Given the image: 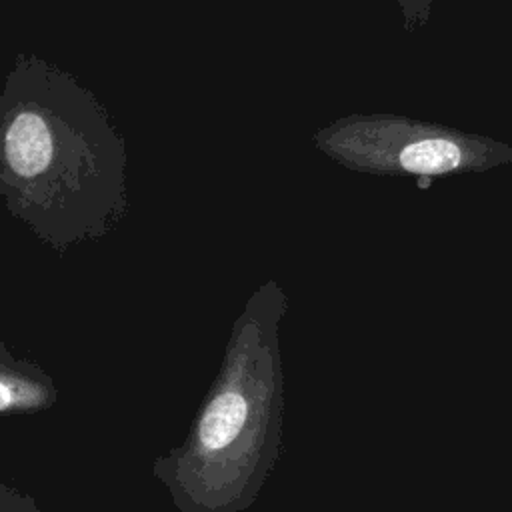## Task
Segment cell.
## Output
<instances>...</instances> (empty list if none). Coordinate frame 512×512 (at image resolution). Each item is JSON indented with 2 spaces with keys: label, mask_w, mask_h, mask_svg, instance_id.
I'll use <instances>...</instances> for the list:
<instances>
[{
  "label": "cell",
  "mask_w": 512,
  "mask_h": 512,
  "mask_svg": "<svg viewBox=\"0 0 512 512\" xmlns=\"http://www.w3.org/2000/svg\"><path fill=\"white\" fill-rule=\"evenodd\" d=\"M282 312L272 280L248 296L188 434L152 462L180 512H244L270 476L280 446Z\"/></svg>",
  "instance_id": "1"
},
{
  "label": "cell",
  "mask_w": 512,
  "mask_h": 512,
  "mask_svg": "<svg viewBox=\"0 0 512 512\" xmlns=\"http://www.w3.org/2000/svg\"><path fill=\"white\" fill-rule=\"evenodd\" d=\"M336 160L366 170L442 176L512 160V148L484 134L398 114H352L320 134Z\"/></svg>",
  "instance_id": "2"
},
{
  "label": "cell",
  "mask_w": 512,
  "mask_h": 512,
  "mask_svg": "<svg viewBox=\"0 0 512 512\" xmlns=\"http://www.w3.org/2000/svg\"><path fill=\"white\" fill-rule=\"evenodd\" d=\"M58 402L52 376L28 358H18L0 340V416H28L50 410Z\"/></svg>",
  "instance_id": "3"
},
{
  "label": "cell",
  "mask_w": 512,
  "mask_h": 512,
  "mask_svg": "<svg viewBox=\"0 0 512 512\" xmlns=\"http://www.w3.org/2000/svg\"><path fill=\"white\" fill-rule=\"evenodd\" d=\"M0 512H42V508L32 494L0 480Z\"/></svg>",
  "instance_id": "4"
},
{
  "label": "cell",
  "mask_w": 512,
  "mask_h": 512,
  "mask_svg": "<svg viewBox=\"0 0 512 512\" xmlns=\"http://www.w3.org/2000/svg\"><path fill=\"white\" fill-rule=\"evenodd\" d=\"M396 4L400 8L404 28L408 32H416L428 22L434 0H396Z\"/></svg>",
  "instance_id": "5"
}]
</instances>
